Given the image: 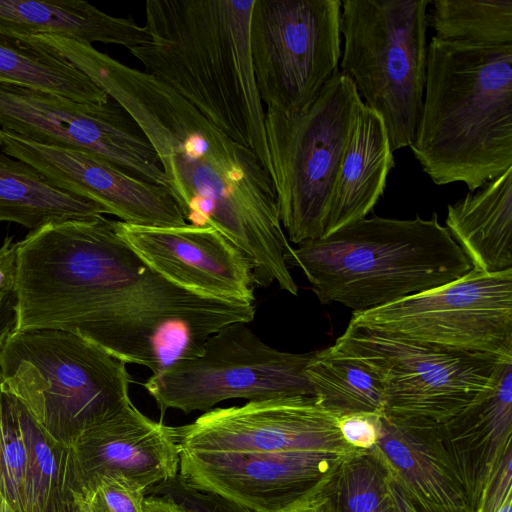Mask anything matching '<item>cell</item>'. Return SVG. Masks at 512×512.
I'll return each mask as SVG.
<instances>
[{"mask_svg": "<svg viewBox=\"0 0 512 512\" xmlns=\"http://www.w3.org/2000/svg\"><path fill=\"white\" fill-rule=\"evenodd\" d=\"M388 473L371 451H358L340 466L335 487L341 512H372L388 498Z\"/></svg>", "mask_w": 512, "mask_h": 512, "instance_id": "83f0119b", "label": "cell"}, {"mask_svg": "<svg viewBox=\"0 0 512 512\" xmlns=\"http://www.w3.org/2000/svg\"><path fill=\"white\" fill-rule=\"evenodd\" d=\"M497 512H512V494H510Z\"/></svg>", "mask_w": 512, "mask_h": 512, "instance_id": "ab89813d", "label": "cell"}, {"mask_svg": "<svg viewBox=\"0 0 512 512\" xmlns=\"http://www.w3.org/2000/svg\"><path fill=\"white\" fill-rule=\"evenodd\" d=\"M0 82L27 85L89 104H103L110 98L64 58L3 33H0Z\"/></svg>", "mask_w": 512, "mask_h": 512, "instance_id": "d4e9b609", "label": "cell"}, {"mask_svg": "<svg viewBox=\"0 0 512 512\" xmlns=\"http://www.w3.org/2000/svg\"><path fill=\"white\" fill-rule=\"evenodd\" d=\"M379 418L372 414H351L338 420L345 442L356 450L372 449L379 437Z\"/></svg>", "mask_w": 512, "mask_h": 512, "instance_id": "d6a6232c", "label": "cell"}, {"mask_svg": "<svg viewBox=\"0 0 512 512\" xmlns=\"http://www.w3.org/2000/svg\"><path fill=\"white\" fill-rule=\"evenodd\" d=\"M145 495L172 499L190 512H252L214 493L198 489L179 474L169 481L150 488Z\"/></svg>", "mask_w": 512, "mask_h": 512, "instance_id": "4dcf8cb0", "label": "cell"}, {"mask_svg": "<svg viewBox=\"0 0 512 512\" xmlns=\"http://www.w3.org/2000/svg\"><path fill=\"white\" fill-rule=\"evenodd\" d=\"M335 477L336 475L284 512H341Z\"/></svg>", "mask_w": 512, "mask_h": 512, "instance_id": "e575fe53", "label": "cell"}, {"mask_svg": "<svg viewBox=\"0 0 512 512\" xmlns=\"http://www.w3.org/2000/svg\"><path fill=\"white\" fill-rule=\"evenodd\" d=\"M372 512H392L390 498H388L378 509Z\"/></svg>", "mask_w": 512, "mask_h": 512, "instance_id": "60d3db41", "label": "cell"}, {"mask_svg": "<svg viewBox=\"0 0 512 512\" xmlns=\"http://www.w3.org/2000/svg\"><path fill=\"white\" fill-rule=\"evenodd\" d=\"M255 0H148V41L131 48L144 71L239 144L272 178L265 110L251 57Z\"/></svg>", "mask_w": 512, "mask_h": 512, "instance_id": "7a4b0ae2", "label": "cell"}, {"mask_svg": "<svg viewBox=\"0 0 512 512\" xmlns=\"http://www.w3.org/2000/svg\"><path fill=\"white\" fill-rule=\"evenodd\" d=\"M306 375L313 396L338 418L351 414H384L380 379L356 360L329 347L317 350L306 368Z\"/></svg>", "mask_w": 512, "mask_h": 512, "instance_id": "484cf974", "label": "cell"}, {"mask_svg": "<svg viewBox=\"0 0 512 512\" xmlns=\"http://www.w3.org/2000/svg\"><path fill=\"white\" fill-rule=\"evenodd\" d=\"M145 491L121 477H109L87 492L84 503L87 512H145Z\"/></svg>", "mask_w": 512, "mask_h": 512, "instance_id": "f546056e", "label": "cell"}, {"mask_svg": "<svg viewBox=\"0 0 512 512\" xmlns=\"http://www.w3.org/2000/svg\"><path fill=\"white\" fill-rule=\"evenodd\" d=\"M46 46L133 118L155 151L164 188L186 223L211 226L229 239L250 261L256 286L276 283L298 294L285 261L291 245L280 221L273 181L250 148L151 74L65 37L51 36Z\"/></svg>", "mask_w": 512, "mask_h": 512, "instance_id": "6da1fadb", "label": "cell"}, {"mask_svg": "<svg viewBox=\"0 0 512 512\" xmlns=\"http://www.w3.org/2000/svg\"><path fill=\"white\" fill-rule=\"evenodd\" d=\"M69 447L82 498L105 478H125L146 493L179 473L175 428L152 420L133 403L81 433Z\"/></svg>", "mask_w": 512, "mask_h": 512, "instance_id": "e0dca14e", "label": "cell"}, {"mask_svg": "<svg viewBox=\"0 0 512 512\" xmlns=\"http://www.w3.org/2000/svg\"><path fill=\"white\" fill-rule=\"evenodd\" d=\"M438 429L476 512L489 473L512 441V360L501 361L491 386Z\"/></svg>", "mask_w": 512, "mask_h": 512, "instance_id": "d6986e66", "label": "cell"}, {"mask_svg": "<svg viewBox=\"0 0 512 512\" xmlns=\"http://www.w3.org/2000/svg\"><path fill=\"white\" fill-rule=\"evenodd\" d=\"M123 240L168 281L213 298L254 302L253 267L211 226H140L115 220Z\"/></svg>", "mask_w": 512, "mask_h": 512, "instance_id": "2e32d148", "label": "cell"}, {"mask_svg": "<svg viewBox=\"0 0 512 512\" xmlns=\"http://www.w3.org/2000/svg\"><path fill=\"white\" fill-rule=\"evenodd\" d=\"M0 512H14L2 497H0Z\"/></svg>", "mask_w": 512, "mask_h": 512, "instance_id": "b9f144b4", "label": "cell"}, {"mask_svg": "<svg viewBox=\"0 0 512 512\" xmlns=\"http://www.w3.org/2000/svg\"><path fill=\"white\" fill-rule=\"evenodd\" d=\"M394 166L384 122L363 103L341 161L324 236L367 217L384 194Z\"/></svg>", "mask_w": 512, "mask_h": 512, "instance_id": "ffe728a7", "label": "cell"}, {"mask_svg": "<svg viewBox=\"0 0 512 512\" xmlns=\"http://www.w3.org/2000/svg\"><path fill=\"white\" fill-rule=\"evenodd\" d=\"M428 26L442 41L512 45V0H432Z\"/></svg>", "mask_w": 512, "mask_h": 512, "instance_id": "4316f807", "label": "cell"}, {"mask_svg": "<svg viewBox=\"0 0 512 512\" xmlns=\"http://www.w3.org/2000/svg\"><path fill=\"white\" fill-rule=\"evenodd\" d=\"M26 448L18 400L0 387V497L14 512L23 510Z\"/></svg>", "mask_w": 512, "mask_h": 512, "instance_id": "f1b7e54d", "label": "cell"}, {"mask_svg": "<svg viewBox=\"0 0 512 512\" xmlns=\"http://www.w3.org/2000/svg\"><path fill=\"white\" fill-rule=\"evenodd\" d=\"M512 494V441H510L489 473L476 512H497Z\"/></svg>", "mask_w": 512, "mask_h": 512, "instance_id": "1f68e13d", "label": "cell"}, {"mask_svg": "<svg viewBox=\"0 0 512 512\" xmlns=\"http://www.w3.org/2000/svg\"><path fill=\"white\" fill-rule=\"evenodd\" d=\"M362 105L353 81L338 71L305 112L265 111L280 221L297 245L325 234L341 161Z\"/></svg>", "mask_w": 512, "mask_h": 512, "instance_id": "52a82bcc", "label": "cell"}, {"mask_svg": "<svg viewBox=\"0 0 512 512\" xmlns=\"http://www.w3.org/2000/svg\"><path fill=\"white\" fill-rule=\"evenodd\" d=\"M126 364L71 332L13 327L0 339V387L67 446L130 403Z\"/></svg>", "mask_w": 512, "mask_h": 512, "instance_id": "5b68a950", "label": "cell"}, {"mask_svg": "<svg viewBox=\"0 0 512 512\" xmlns=\"http://www.w3.org/2000/svg\"><path fill=\"white\" fill-rule=\"evenodd\" d=\"M350 455L326 450L181 451L178 474L252 512H284L333 478Z\"/></svg>", "mask_w": 512, "mask_h": 512, "instance_id": "5bb4252c", "label": "cell"}, {"mask_svg": "<svg viewBox=\"0 0 512 512\" xmlns=\"http://www.w3.org/2000/svg\"><path fill=\"white\" fill-rule=\"evenodd\" d=\"M341 0H255L250 19L254 74L267 108L309 109L338 72Z\"/></svg>", "mask_w": 512, "mask_h": 512, "instance_id": "8fae6325", "label": "cell"}, {"mask_svg": "<svg viewBox=\"0 0 512 512\" xmlns=\"http://www.w3.org/2000/svg\"><path fill=\"white\" fill-rule=\"evenodd\" d=\"M17 283V242L6 238L0 246V319L2 310L14 299Z\"/></svg>", "mask_w": 512, "mask_h": 512, "instance_id": "836d02e7", "label": "cell"}, {"mask_svg": "<svg viewBox=\"0 0 512 512\" xmlns=\"http://www.w3.org/2000/svg\"><path fill=\"white\" fill-rule=\"evenodd\" d=\"M0 126L38 143L95 154L164 187L151 144L111 97L103 104H89L27 85L0 82Z\"/></svg>", "mask_w": 512, "mask_h": 512, "instance_id": "7c38bea8", "label": "cell"}, {"mask_svg": "<svg viewBox=\"0 0 512 512\" xmlns=\"http://www.w3.org/2000/svg\"><path fill=\"white\" fill-rule=\"evenodd\" d=\"M2 151L28 163L55 187L100 205L120 221L173 227L186 222L160 185L141 179L92 153L38 143L0 129Z\"/></svg>", "mask_w": 512, "mask_h": 512, "instance_id": "9a60e30c", "label": "cell"}, {"mask_svg": "<svg viewBox=\"0 0 512 512\" xmlns=\"http://www.w3.org/2000/svg\"><path fill=\"white\" fill-rule=\"evenodd\" d=\"M0 33L26 37L53 35L91 44H117L130 50L148 41L145 26L115 17L82 0H0Z\"/></svg>", "mask_w": 512, "mask_h": 512, "instance_id": "44dd1931", "label": "cell"}, {"mask_svg": "<svg viewBox=\"0 0 512 512\" xmlns=\"http://www.w3.org/2000/svg\"><path fill=\"white\" fill-rule=\"evenodd\" d=\"M145 512H190L176 501L161 496H146L144 501Z\"/></svg>", "mask_w": 512, "mask_h": 512, "instance_id": "8d00e7d4", "label": "cell"}, {"mask_svg": "<svg viewBox=\"0 0 512 512\" xmlns=\"http://www.w3.org/2000/svg\"><path fill=\"white\" fill-rule=\"evenodd\" d=\"M55 512H87L82 497H77L60 507Z\"/></svg>", "mask_w": 512, "mask_h": 512, "instance_id": "74e56055", "label": "cell"}, {"mask_svg": "<svg viewBox=\"0 0 512 512\" xmlns=\"http://www.w3.org/2000/svg\"><path fill=\"white\" fill-rule=\"evenodd\" d=\"M370 369L381 381L384 414L442 425L492 384L505 359L409 341L349 322L329 347Z\"/></svg>", "mask_w": 512, "mask_h": 512, "instance_id": "ba28073f", "label": "cell"}, {"mask_svg": "<svg viewBox=\"0 0 512 512\" xmlns=\"http://www.w3.org/2000/svg\"><path fill=\"white\" fill-rule=\"evenodd\" d=\"M351 323L389 336L512 360V269L475 267L443 286L353 312Z\"/></svg>", "mask_w": 512, "mask_h": 512, "instance_id": "30bf717a", "label": "cell"}, {"mask_svg": "<svg viewBox=\"0 0 512 512\" xmlns=\"http://www.w3.org/2000/svg\"><path fill=\"white\" fill-rule=\"evenodd\" d=\"M445 224L473 267L512 269V168L449 204Z\"/></svg>", "mask_w": 512, "mask_h": 512, "instance_id": "7402d4cb", "label": "cell"}, {"mask_svg": "<svg viewBox=\"0 0 512 512\" xmlns=\"http://www.w3.org/2000/svg\"><path fill=\"white\" fill-rule=\"evenodd\" d=\"M387 489L392 512H420L404 493L402 488L388 475Z\"/></svg>", "mask_w": 512, "mask_h": 512, "instance_id": "d590c367", "label": "cell"}, {"mask_svg": "<svg viewBox=\"0 0 512 512\" xmlns=\"http://www.w3.org/2000/svg\"><path fill=\"white\" fill-rule=\"evenodd\" d=\"M410 148L436 185L470 192L512 168V45L431 38Z\"/></svg>", "mask_w": 512, "mask_h": 512, "instance_id": "3957f363", "label": "cell"}, {"mask_svg": "<svg viewBox=\"0 0 512 512\" xmlns=\"http://www.w3.org/2000/svg\"><path fill=\"white\" fill-rule=\"evenodd\" d=\"M18 411L26 448L23 510L55 512L82 497L70 447L52 438L19 401Z\"/></svg>", "mask_w": 512, "mask_h": 512, "instance_id": "cb8c5ba5", "label": "cell"}, {"mask_svg": "<svg viewBox=\"0 0 512 512\" xmlns=\"http://www.w3.org/2000/svg\"><path fill=\"white\" fill-rule=\"evenodd\" d=\"M338 420L315 396L302 395L214 408L194 422L174 428L180 451L326 450L343 454L362 451L345 442Z\"/></svg>", "mask_w": 512, "mask_h": 512, "instance_id": "4fadbf2b", "label": "cell"}, {"mask_svg": "<svg viewBox=\"0 0 512 512\" xmlns=\"http://www.w3.org/2000/svg\"><path fill=\"white\" fill-rule=\"evenodd\" d=\"M370 450L420 512H474L437 424L382 415Z\"/></svg>", "mask_w": 512, "mask_h": 512, "instance_id": "ac0fdd59", "label": "cell"}, {"mask_svg": "<svg viewBox=\"0 0 512 512\" xmlns=\"http://www.w3.org/2000/svg\"><path fill=\"white\" fill-rule=\"evenodd\" d=\"M432 0H343L341 73L382 118L392 151L414 142L427 66Z\"/></svg>", "mask_w": 512, "mask_h": 512, "instance_id": "8992f818", "label": "cell"}, {"mask_svg": "<svg viewBox=\"0 0 512 512\" xmlns=\"http://www.w3.org/2000/svg\"><path fill=\"white\" fill-rule=\"evenodd\" d=\"M324 304L353 312L387 305L455 281L472 263L441 225L429 219L365 217L285 254Z\"/></svg>", "mask_w": 512, "mask_h": 512, "instance_id": "277c9868", "label": "cell"}, {"mask_svg": "<svg viewBox=\"0 0 512 512\" xmlns=\"http://www.w3.org/2000/svg\"><path fill=\"white\" fill-rule=\"evenodd\" d=\"M14 319L12 317H8L6 313L0 319V339L3 335L13 327Z\"/></svg>", "mask_w": 512, "mask_h": 512, "instance_id": "f35d334b", "label": "cell"}, {"mask_svg": "<svg viewBox=\"0 0 512 512\" xmlns=\"http://www.w3.org/2000/svg\"><path fill=\"white\" fill-rule=\"evenodd\" d=\"M245 324L228 325L210 336L200 355L175 362L143 384L164 413L209 411L229 399L260 401L312 395L306 368L309 353L271 347Z\"/></svg>", "mask_w": 512, "mask_h": 512, "instance_id": "9c48e42d", "label": "cell"}, {"mask_svg": "<svg viewBox=\"0 0 512 512\" xmlns=\"http://www.w3.org/2000/svg\"><path fill=\"white\" fill-rule=\"evenodd\" d=\"M104 214L100 205L55 187L28 163L0 152V222L32 232Z\"/></svg>", "mask_w": 512, "mask_h": 512, "instance_id": "603a6c76", "label": "cell"}]
</instances>
